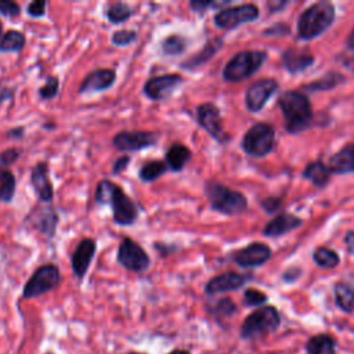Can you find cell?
<instances>
[{"mask_svg":"<svg viewBox=\"0 0 354 354\" xmlns=\"http://www.w3.org/2000/svg\"><path fill=\"white\" fill-rule=\"evenodd\" d=\"M221 46H223V40L221 39H214V40L209 41L194 57H191L187 61L181 62V68H184V69H194V68H198V66L203 65L205 62H207L220 50Z\"/></svg>","mask_w":354,"mask_h":354,"instance_id":"obj_24","label":"cell"},{"mask_svg":"<svg viewBox=\"0 0 354 354\" xmlns=\"http://www.w3.org/2000/svg\"><path fill=\"white\" fill-rule=\"evenodd\" d=\"M261 205H263V207H264L267 212L272 213V212H275V210L281 206V201H279V199H275V198H268V199L263 201Z\"/></svg>","mask_w":354,"mask_h":354,"instance_id":"obj_45","label":"cell"},{"mask_svg":"<svg viewBox=\"0 0 354 354\" xmlns=\"http://www.w3.org/2000/svg\"><path fill=\"white\" fill-rule=\"evenodd\" d=\"M137 40V32L133 29H119L111 36V43L118 47H126Z\"/></svg>","mask_w":354,"mask_h":354,"instance_id":"obj_35","label":"cell"},{"mask_svg":"<svg viewBox=\"0 0 354 354\" xmlns=\"http://www.w3.org/2000/svg\"><path fill=\"white\" fill-rule=\"evenodd\" d=\"M12 100L14 98V88L11 87H3L0 91V102H3L4 100Z\"/></svg>","mask_w":354,"mask_h":354,"instance_id":"obj_48","label":"cell"},{"mask_svg":"<svg viewBox=\"0 0 354 354\" xmlns=\"http://www.w3.org/2000/svg\"><path fill=\"white\" fill-rule=\"evenodd\" d=\"M3 35H4V33H3V24H1V21H0V39H1Z\"/></svg>","mask_w":354,"mask_h":354,"instance_id":"obj_52","label":"cell"},{"mask_svg":"<svg viewBox=\"0 0 354 354\" xmlns=\"http://www.w3.org/2000/svg\"><path fill=\"white\" fill-rule=\"evenodd\" d=\"M277 87H278V83L274 79H260V80H256L253 84H250L245 95V102L248 109L252 112L260 111L266 105L268 98L274 94Z\"/></svg>","mask_w":354,"mask_h":354,"instance_id":"obj_15","label":"cell"},{"mask_svg":"<svg viewBox=\"0 0 354 354\" xmlns=\"http://www.w3.org/2000/svg\"><path fill=\"white\" fill-rule=\"evenodd\" d=\"M97 250V242L93 238H83L75 248L72 256H71V267L73 274L82 279L87 271L88 267L94 259Z\"/></svg>","mask_w":354,"mask_h":354,"instance_id":"obj_16","label":"cell"},{"mask_svg":"<svg viewBox=\"0 0 354 354\" xmlns=\"http://www.w3.org/2000/svg\"><path fill=\"white\" fill-rule=\"evenodd\" d=\"M97 205H109L113 223L122 227L131 225L138 218V205L123 191V188L109 178L98 181L94 194Z\"/></svg>","mask_w":354,"mask_h":354,"instance_id":"obj_1","label":"cell"},{"mask_svg":"<svg viewBox=\"0 0 354 354\" xmlns=\"http://www.w3.org/2000/svg\"><path fill=\"white\" fill-rule=\"evenodd\" d=\"M335 300L339 308L346 313L354 311V283L337 282L335 285Z\"/></svg>","mask_w":354,"mask_h":354,"instance_id":"obj_26","label":"cell"},{"mask_svg":"<svg viewBox=\"0 0 354 354\" xmlns=\"http://www.w3.org/2000/svg\"><path fill=\"white\" fill-rule=\"evenodd\" d=\"M30 185L41 202H51L54 198V187L48 177V166L46 162H37L30 171Z\"/></svg>","mask_w":354,"mask_h":354,"instance_id":"obj_19","label":"cell"},{"mask_svg":"<svg viewBox=\"0 0 354 354\" xmlns=\"http://www.w3.org/2000/svg\"><path fill=\"white\" fill-rule=\"evenodd\" d=\"M328 169L335 174H347L354 171V144H348L337 151L330 159Z\"/></svg>","mask_w":354,"mask_h":354,"instance_id":"obj_21","label":"cell"},{"mask_svg":"<svg viewBox=\"0 0 354 354\" xmlns=\"http://www.w3.org/2000/svg\"><path fill=\"white\" fill-rule=\"evenodd\" d=\"M196 120L199 126L216 141L225 144L230 140L228 134L223 129L220 109L213 102H203L196 106Z\"/></svg>","mask_w":354,"mask_h":354,"instance_id":"obj_12","label":"cell"},{"mask_svg":"<svg viewBox=\"0 0 354 354\" xmlns=\"http://www.w3.org/2000/svg\"><path fill=\"white\" fill-rule=\"evenodd\" d=\"M335 19V8L328 1H318L306 8L297 22L300 39L310 40L324 33Z\"/></svg>","mask_w":354,"mask_h":354,"instance_id":"obj_3","label":"cell"},{"mask_svg":"<svg viewBox=\"0 0 354 354\" xmlns=\"http://www.w3.org/2000/svg\"><path fill=\"white\" fill-rule=\"evenodd\" d=\"M183 82L184 79L178 73H165V75L153 76L144 83L142 93L149 100L163 101L169 98Z\"/></svg>","mask_w":354,"mask_h":354,"instance_id":"obj_13","label":"cell"},{"mask_svg":"<svg viewBox=\"0 0 354 354\" xmlns=\"http://www.w3.org/2000/svg\"><path fill=\"white\" fill-rule=\"evenodd\" d=\"M246 277L234 271H227L223 274H218L213 277L212 279L207 281L205 285V292L207 295H216V293H223V292H230V290H236L242 288L246 282Z\"/></svg>","mask_w":354,"mask_h":354,"instance_id":"obj_20","label":"cell"},{"mask_svg":"<svg viewBox=\"0 0 354 354\" xmlns=\"http://www.w3.org/2000/svg\"><path fill=\"white\" fill-rule=\"evenodd\" d=\"M187 47H188L187 37L177 33L169 35L160 41V50L163 55H167V57H177L183 54L187 50Z\"/></svg>","mask_w":354,"mask_h":354,"instance_id":"obj_29","label":"cell"},{"mask_svg":"<svg viewBox=\"0 0 354 354\" xmlns=\"http://www.w3.org/2000/svg\"><path fill=\"white\" fill-rule=\"evenodd\" d=\"M159 134L147 130H133V131H119L112 137V145L120 152H136L149 147L156 145L159 141Z\"/></svg>","mask_w":354,"mask_h":354,"instance_id":"obj_10","label":"cell"},{"mask_svg":"<svg viewBox=\"0 0 354 354\" xmlns=\"http://www.w3.org/2000/svg\"><path fill=\"white\" fill-rule=\"evenodd\" d=\"M0 14L8 18L19 17L21 14V6L11 0H0Z\"/></svg>","mask_w":354,"mask_h":354,"instance_id":"obj_41","label":"cell"},{"mask_svg":"<svg viewBox=\"0 0 354 354\" xmlns=\"http://www.w3.org/2000/svg\"><path fill=\"white\" fill-rule=\"evenodd\" d=\"M282 61L285 68L289 72H300L308 68L314 62V57L307 53H300L297 50H288L282 55Z\"/></svg>","mask_w":354,"mask_h":354,"instance_id":"obj_25","label":"cell"},{"mask_svg":"<svg viewBox=\"0 0 354 354\" xmlns=\"http://www.w3.org/2000/svg\"><path fill=\"white\" fill-rule=\"evenodd\" d=\"M279 326V314L271 307H260L246 317L241 326V336L243 339H254L274 332Z\"/></svg>","mask_w":354,"mask_h":354,"instance_id":"obj_6","label":"cell"},{"mask_svg":"<svg viewBox=\"0 0 354 354\" xmlns=\"http://www.w3.org/2000/svg\"><path fill=\"white\" fill-rule=\"evenodd\" d=\"M191 155L192 153L188 147H185L184 144H180V142H174L166 151L165 163L169 170L177 173L185 167V165L191 159Z\"/></svg>","mask_w":354,"mask_h":354,"instance_id":"obj_22","label":"cell"},{"mask_svg":"<svg viewBox=\"0 0 354 354\" xmlns=\"http://www.w3.org/2000/svg\"><path fill=\"white\" fill-rule=\"evenodd\" d=\"M205 195L207 196L212 209L223 214H239L248 207L246 198L241 192L217 181H207L205 184Z\"/></svg>","mask_w":354,"mask_h":354,"instance_id":"obj_4","label":"cell"},{"mask_svg":"<svg viewBox=\"0 0 354 354\" xmlns=\"http://www.w3.org/2000/svg\"><path fill=\"white\" fill-rule=\"evenodd\" d=\"M340 80H342V76L339 73H330V75H326L322 79L314 82L313 84H310V87H313V90H326V88L336 86Z\"/></svg>","mask_w":354,"mask_h":354,"instance_id":"obj_38","label":"cell"},{"mask_svg":"<svg viewBox=\"0 0 354 354\" xmlns=\"http://www.w3.org/2000/svg\"><path fill=\"white\" fill-rule=\"evenodd\" d=\"M259 17V8L257 6L248 3V4H239L228 8L220 10L213 21L214 25L220 29H232L242 24L250 22Z\"/></svg>","mask_w":354,"mask_h":354,"instance_id":"obj_11","label":"cell"},{"mask_svg":"<svg viewBox=\"0 0 354 354\" xmlns=\"http://www.w3.org/2000/svg\"><path fill=\"white\" fill-rule=\"evenodd\" d=\"M329 169L322 162H313L307 165L304 170V177L308 178L314 185L324 187L329 181Z\"/></svg>","mask_w":354,"mask_h":354,"instance_id":"obj_32","label":"cell"},{"mask_svg":"<svg viewBox=\"0 0 354 354\" xmlns=\"http://www.w3.org/2000/svg\"><path fill=\"white\" fill-rule=\"evenodd\" d=\"M270 257L271 249L261 242H253L232 254V260L241 267H259L268 261Z\"/></svg>","mask_w":354,"mask_h":354,"instance_id":"obj_18","label":"cell"},{"mask_svg":"<svg viewBox=\"0 0 354 354\" xmlns=\"http://www.w3.org/2000/svg\"><path fill=\"white\" fill-rule=\"evenodd\" d=\"M230 1H203V0H191L189 1V7L192 8V11L195 12H205L207 8L212 7H223L227 6Z\"/></svg>","mask_w":354,"mask_h":354,"instance_id":"obj_42","label":"cell"},{"mask_svg":"<svg viewBox=\"0 0 354 354\" xmlns=\"http://www.w3.org/2000/svg\"><path fill=\"white\" fill-rule=\"evenodd\" d=\"M300 224H301V220L293 214H289V213L279 214L264 227V235H267V236L283 235V234L297 228Z\"/></svg>","mask_w":354,"mask_h":354,"instance_id":"obj_23","label":"cell"},{"mask_svg":"<svg viewBox=\"0 0 354 354\" xmlns=\"http://www.w3.org/2000/svg\"><path fill=\"white\" fill-rule=\"evenodd\" d=\"M116 82V72L112 68H97L87 73L79 86V94L100 93L111 88Z\"/></svg>","mask_w":354,"mask_h":354,"instance_id":"obj_17","label":"cell"},{"mask_svg":"<svg viewBox=\"0 0 354 354\" xmlns=\"http://www.w3.org/2000/svg\"><path fill=\"white\" fill-rule=\"evenodd\" d=\"M267 54L260 50H248L235 54L224 66L223 77L227 82H241L252 76L266 61Z\"/></svg>","mask_w":354,"mask_h":354,"instance_id":"obj_5","label":"cell"},{"mask_svg":"<svg viewBox=\"0 0 354 354\" xmlns=\"http://www.w3.org/2000/svg\"><path fill=\"white\" fill-rule=\"evenodd\" d=\"M59 283V268L53 263H47L35 270V272L30 275L22 289V296L24 299H33L55 289Z\"/></svg>","mask_w":354,"mask_h":354,"instance_id":"obj_7","label":"cell"},{"mask_svg":"<svg viewBox=\"0 0 354 354\" xmlns=\"http://www.w3.org/2000/svg\"><path fill=\"white\" fill-rule=\"evenodd\" d=\"M19 156H21V149L19 148H15V147L7 148V149L0 152V166L8 169V166L15 163L19 159Z\"/></svg>","mask_w":354,"mask_h":354,"instance_id":"obj_39","label":"cell"},{"mask_svg":"<svg viewBox=\"0 0 354 354\" xmlns=\"http://www.w3.org/2000/svg\"><path fill=\"white\" fill-rule=\"evenodd\" d=\"M46 7H47V1L35 0V1H30L26 6V12L32 18H39V17H43L46 14Z\"/></svg>","mask_w":354,"mask_h":354,"instance_id":"obj_43","label":"cell"},{"mask_svg":"<svg viewBox=\"0 0 354 354\" xmlns=\"http://www.w3.org/2000/svg\"><path fill=\"white\" fill-rule=\"evenodd\" d=\"M169 354H191V353L188 350H184V348H176V350H173Z\"/></svg>","mask_w":354,"mask_h":354,"instance_id":"obj_51","label":"cell"},{"mask_svg":"<svg viewBox=\"0 0 354 354\" xmlns=\"http://www.w3.org/2000/svg\"><path fill=\"white\" fill-rule=\"evenodd\" d=\"M278 105L282 109L285 127L289 133H299L308 127L313 118V111L306 94L297 90L285 91L279 97Z\"/></svg>","mask_w":354,"mask_h":354,"instance_id":"obj_2","label":"cell"},{"mask_svg":"<svg viewBox=\"0 0 354 354\" xmlns=\"http://www.w3.org/2000/svg\"><path fill=\"white\" fill-rule=\"evenodd\" d=\"M126 354H142V353H137V351H129V353H126Z\"/></svg>","mask_w":354,"mask_h":354,"instance_id":"obj_53","label":"cell"},{"mask_svg":"<svg viewBox=\"0 0 354 354\" xmlns=\"http://www.w3.org/2000/svg\"><path fill=\"white\" fill-rule=\"evenodd\" d=\"M58 90H59V79L51 75L46 79V83L39 88V97L41 100H53L54 97H57Z\"/></svg>","mask_w":354,"mask_h":354,"instance_id":"obj_36","label":"cell"},{"mask_svg":"<svg viewBox=\"0 0 354 354\" xmlns=\"http://www.w3.org/2000/svg\"><path fill=\"white\" fill-rule=\"evenodd\" d=\"M236 311L235 303L230 297H223L218 300L213 308V314L217 317H230Z\"/></svg>","mask_w":354,"mask_h":354,"instance_id":"obj_37","label":"cell"},{"mask_svg":"<svg viewBox=\"0 0 354 354\" xmlns=\"http://www.w3.org/2000/svg\"><path fill=\"white\" fill-rule=\"evenodd\" d=\"M167 170L169 169H167L165 160L152 159L149 162H145L141 166V169L138 171V177L144 183H152V181L158 180L160 176H163Z\"/></svg>","mask_w":354,"mask_h":354,"instance_id":"obj_31","label":"cell"},{"mask_svg":"<svg viewBox=\"0 0 354 354\" xmlns=\"http://www.w3.org/2000/svg\"><path fill=\"white\" fill-rule=\"evenodd\" d=\"M26 44V37L21 30L10 29L0 39L1 53H19Z\"/></svg>","mask_w":354,"mask_h":354,"instance_id":"obj_27","label":"cell"},{"mask_svg":"<svg viewBox=\"0 0 354 354\" xmlns=\"http://www.w3.org/2000/svg\"><path fill=\"white\" fill-rule=\"evenodd\" d=\"M58 213L53 206H40L28 214L25 223L33 230H37L41 235L53 238L58 225Z\"/></svg>","mask_w":354,"mask_h":354,"instance_id":"obj_14","label":"cell"},{"mask_svg":"<svg viewBox=\"0 0 354 354\" xmlns=\"http://www.w3.org/2000/svg\"><path fill=\"white\" fill-rule=\"evenodd\" d=\"M106 19L111 24H122L124 21H127L131 15H133V8L122 1H116L109 4L105 11H104Z\"/></svg>","mask_w":354,"mask_h":354,"instance_id":"obj_33","label":"cell"},{"mask_svg":"<svg viewBox=\"0 0 354 354\" xmlns=\"http://www.w3.org/2000/svg\"><path fill=\"white\" fill-rule=\"evenodd\" d=\"M347 46H348V48L354 50V29L351 30V33H350V36L347 39Z\"/></svg>","mask_w":354,"mask_h":354,"instance_id":"obj_49","label":"cell"},{"mask_svg":"<svg viewBox=\"0 0 354 354\" xmlns=\"http://www.w3.org/2000/svg\"><path fill=\"white\" fill-rule=\"evenodd\" d=\"M344 64H346L347 68H350V69L354 71V55L350 57V58H347V59H344Z\"/></svg>","mask_w":354,"mask_h":354,"instance_id":"obj_50","label":"cell"},{"mask_svg":"<svg viewBox=\"0 0 354 354\" xmlns=\"http://www.w3.org/2000/svg\"><path fill=\"white\" fill-rule=\"evenodd\" d=\"M243 301L246 306H259L267 301V296L257 289H246L243 293Z\"/></svg>","mask_w":354,"mask_h":354,"instance_id":"obj_40","label":"cell"},{"mask_svg":"<svg viewBox=\"0 0 354 354\" xmlns=\"http://www.w3.org/2000/svg\"><path fill=\"white\" fill-rule=\"evenodd\" d=\"M17 189V180L14 173L7 169L0 166V202L10 203L14 199Z\"/></svg>","mask_w":354,"mask_h":354,"instance_id":"obj_28","label":"cell"},{"mask_svg":"<svg viewBox=\"0 0 354 354\" xmlns=\"http://www.w3.org/2000/svg\"><path fill=\"white\" fill-rule=\"evenodd\" d=\"M313 259L322 268H333L339 264L337 253L335 250L329 249V248H325V246L317 248L313 253Z\"/></svg>","mask_w":354,"mask_h":354,"instance_id":"obj_34","label":"cell"},{"mask_svg":"<svg viewBox=\"0 0 354 354\" xmlns=\"http://www.w3.org/2000/svg\"><path fill=\"white\" fill-rule=\"evenodd\" d=\"M306 350L308 354H335V340L329 335H315L307 344Z\"/></svg>","mask_w":354,"mask_h":354,"instance_id":"obj_30","label":"cell"},{"mask_svg":"<svg viewBox=\"0 0 354 354\" xmlns=\"http://www.w3.org/2000/svg\"><path fill=\"white\" fill-rule=\"evenodd\" d=\"M6 136H7L8 138H22V137L25 136V129H24L22 126L10 129L8 131H6Z\"/></svg>","mask_w":354,"mask_h":354,"instance_id":"obj_46","label":"cell"},{"mask_svg":"<svg viewBox=\"0 0 354 354\" xmlns=\"http://www.w3.org/2000/svg\"><path fill=\"white\" fill-rule=\"evenodd\" d=\"M344 242H346V246H347V250L350 252V254H354V231H348L346 234Z\"/></svg>","mask_w":354,"mask_h":354,"instance_id":"obj_47","label":"cell"},{"mask_svg":"<svg viewBox=\"0 0 354 354\" xmlns=\"http://www.w3.org/2000/svg\"><path fill=\"white\" fill-rule=\"evenodd\" d=\"M47 354H53V353H47Z\"/></svg>","mask_w":354,"mask_h":354,"instance_id":"obj_54","label":"cell"},{"mask_svg":"<svg viewBox=\"0 0 354 354\" xmlns=\"http://www.w3.org/2000/svg\"><path fill=\"white\" fill-rule=\"evenodd\" d=\"M274 129L267 123L253 124L243 136L242 148L250 156H266L274 148Z\"/></svg>","mask_w":354,"mask_h":354,"instance_id":"obj_8","label":"cell"},{"mask_svg":"<svg viewBox=\"0 0 354 354\" xmlns=\"http://www.w3.org/2000/svg\"><path fill=\"white\" fill-rule=\"evenodd\" d=\"M131 158L130 155H122L119 156L115 162H113V166H112V174H120L122 171H124L130 163Z\"/></svg>","mask_w":354,"mask_h":354,"instance_id":"obj_44","label":"cell"},{"mask_svg":"<svg viewBox=\"0 0 354 354\" xmlns=\"http://www.w3.org/2000/svg\"><path fill=\"white\" fill-rule=\"evenodd\" d=\"M116 260L123 268L131 272H144L151 266V259L144 248L129 236L120 241Z\"/></svg>","mask_w":354,"mask_h":354,"instance_id":"obj_9","label":"cell"}]
</instances>
